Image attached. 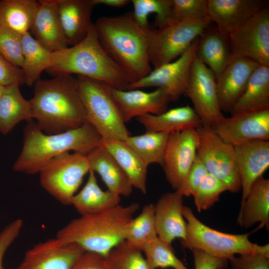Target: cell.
I'll list each match as a JSON object with an SVG mask.
<instances>
[{
  "instance_id": "836d02e7",
  "label": "cell",
  "mask_w": 269,
  "mask_h": 269,
  "mask_svg": "<svg viewBox=\"0 0 269 269\" xmlns=\"http://www.w3.org/2000/svg\"><path fill=\"white\" fill-rule=\"evenodd\" d=\"M169 134L147 132L128 136L124 141L148 166L157 163L162 165Z\"/></svg>"
},
{
  "instance_id": "ba28073f",
  "label": "cell",
  "mask_w": 269,
  "mask_h": 269,
  "mask_svg": "<svg viewBox=\"0 0 269 269\" xmlns=\"http://www.w3.org/2000/svg\"><path fill=\"white\" fill-rule=\"evenodd\" d=\"M211 22L207 17L173 22L156 30L150 29L148 50L150 65L155 69L178 58Z\"/></svg>"
},
{
  "instance_id": "83f0119b",
  "label": "cell",
  "mask_w": 269,
  "mask_h": 269,
  "mask_svg": "<svg viewBox=\"0 0 269 269\" xmlns=\"http://www.w3.org/2000/svg\"><path fill=\"white\" fill-rule=\"evenodd\" d=\"M120 201L121 196L100 187L95 172L90 170L87 182L72 197L70 205L83 216L105 212L119 205Z\"/></svg>"
},
{
  "instance_id": "9c48e42d",
  "label": "cell",
  "mask_w": 269,
  "mask_h": 269,
  "mask_svg": "<svg viewBox=\"0 0 269 269\" xmlns=\"http://www.w3.org/2000/svg\"><path fill=\"white\" fill-rule=\"evenodd\" d=\"M90 170L87 155L64 152L51 159L41 169L40 183L61 203L70 205L72 197Z\"/></svg>"
},
{
  "instance_id": "4dcf8cb0",
  "label": "cell",
  "mask_w": 269,
  "mask_h": 269,
  "mask_svg": "<svg viewBox=\"0 0 269 269\" xmlns=\"http://www.w3.org/2000/svg\"><path fill=\"white\" fill-rule=\"evenodd\" d=\"M269 108V66L259 65L246 89L230 111L231 115Z\"/></svg>"
},
{
  "instance_id": "2e32d148",
  "label": "cell",
  "mask_w": 269,
  "mask_h": 269,
  "mask_svg": "<svg viewBox=\"0 0 269 269\" xmlns=\"http://www.w3.org/2000/svg\"><path fill=\"white\" fill-rule=\"evenodd\" d=\"M84 252L78 244L55 237L28 250L17 269H72Z\"/></svg>"
},
{
  "instance_id": "c3c4849f",
  "label": "cell",
  "mask_w": 269,
  "mask_h": 269,
  "mask_svg": "<svg viewBox=\"0 0 269 269\" xmlns=\"http://www.w3.org/2000/svg\"><path fill=\"white\" fill-rule=\"evenodd\" d=\"M94 4H104L114 7H123L130 2V0H92Z\"/></svg>"
},
{
  "instance_id": "5bb4252c",
  "label": "cell",
  "mask_w": 269,
  "mask_h": 269,
  "mask_svg": "<svg viewBox=\"0 0 269 269\" xmlns=\"http://www.w3.org/2000/svg\"><path fill=\"white\" fill-rule=\"evenodd\" d=\"M212 128L223 140L234 146L253 141L269 140V108L225 117Z\"/></svg>"
},
{
  "instance_id": "d590c367",
  "label": "cell",
  "mask_w": 269,
  "mask_h": 269,
  "mask_svg": "<svg viewBox=\"0 0 269 269\" xmlns=\"http://www.w3.org/2000/svg\"><path fill=\"white\" fill-rule=\"evenodd\" d=\"M134 20L142 28L149 29L148 16L155 14V24L158 28L171 23V0H132Z\"/></svg>"
},
{
  "instance_id": "9a60e30c",
  "label": "cell",
  "mask_w": 269,
  "mask_h": 269,
  "mask_svg": "<svg viewBox=\"0 0 269 269\" xmlns=\"http://www.w3.org/2000/svg\"><path fill=\"white\" fill-rule=\"evenodd\" d=\"M198 141L195 129L169 134L162 166L166 179L175 190L183 183L195 160Z\"/></svg>"
},
{
  "instance_id": "7402d4cb",
  "label": "cell",
  "mask_w": 269,
  "mask_h": 269,
  "mask_svg": "<svg viewBox=\"0 0 269 269\" xmlns=\"http://www.w3.org/2000/svg\"><path fill=\"white\" fill-rule=\"evenodd\" d=\"M38 3L29 32L51 52L68 47L59 19L57 0H40Z\"/></svg>"
},
{
  "instance_id": "6da1fadb",
  "label": "cell",
  "mask_w": 269,
  "mask_h": 269,
  "mask_svg": "<svg viewBox=\"0 0 269 269\" xmlns=\"http://www.w3.org/2000/svg\"><path fill=\"white\" fill-rule=\"evenodd\" d=\"M29 100L33 119L47 134L78 128L86 122L76 78L62 74L49 80L39 79Z\"/></svg>"
},
{
  "instance_id": "8fae6325",
  "label": "cell",
  "mask_w": 269,
  "mask_h": 269,
  "mask_svg": "<svg viewBox=\"0 0 269 269\" xmlns=\"http://www.w3.org/2000/svg\"><path fill=\"white\" fill-rule=\"evenodd\" d=\"M202 125L214 127L225 116L221 110L214 73L195 56L185 93Z\"/></svg>"
},
{
  "instance_id": "ac0fdd59",
  "label": "cell",
  "mask_w": 269,
  "mask_h": 269,
  "mask_svg": "<svg viewBox=\"0 0 269 269\" xmlns=\"http://www.w3.org/2000/svg\"><path fill=\"white\" fill-rule=\"evenodd\" d=\"M110 90L125 123L146 114H161L167 110L171 101L166 93L159 88L150 92L138 89L123 90L111 87Z\"/></svg>"
},
{
  "instance_id": "f6af8a7d",
  "label": "cell",
  "mask_w": 269,
  "mask_h": 269,
  "mask_svg": "<svg viewBox=\"0 0 269 269\" xmlns=\"http://www.w3.org/2000/svg\"><path fill=\"white\" fill-rule=\"evenodd\" d=\"M23 83L24 77L22 69L11 64L0 54V85L7 86Z\"/></svg>"
},
{
  "instance_id": "bcb514c9",
  "label": "cell",
  "mask_w": 269,
  "mask_h": 269,
  "mask_svg": "<svg viewBox=\"0 0 269 269\" xmlns=\"http://www.w3.org/2000/svg\"><path fill=\"white\" fill-rule=\"evenodd\" d=\"M191 250L194 269H224L228 267L229 260L227 259L217 257L200 250Z\"/></svg>"
},
{
  "instance_id": "d4e9b609",
  "label": "cell",
  "mask_w": 269,
  "mask_h": 269,
  "mask_svg": "<svg viewBox=\"0 0 269 269\" xmlns=\"http://www.w3.org/2000/svg\"><path fill=\"white\" fill-rule=\"evenodd\" d=\"M136 120L146 132L169 134L197 129L202 125L198 115L189 105L171 109L158 115L146 114L136 118Z\"/></svg>"
},
{
  "instance_id": "74e56055",
  "label": "cell",
  "mask_w": 269,
  "mask_h": 269,
  "mask_svg": "<svg viewBox=\"0 0 269 269\" xmlns=\"http://www.w3.org/2000/svg\"><path fill=\"white\" fill-rule=\"evenodd\" d=\"M105 257L111 269H149L141 250L125 240Z\"/></svg>"
},
{
  "instance_id": "8d00e7d4",
  "label": "cell",
  "mask_w": 269,
  "mask_h": 269,
  "mask_svg": "<svg viewBox=\"0 0 269 269\" xmlns=\"http://www.w3.org/2000/svg\"><path fill=\"white\" fill-rule=\"evenodd\" d=\"M149 269H188L176 256L171 245L158 237L141 249Z\"/></svg>"
},
{
  "instance_id": "b9f144b4",
  "label": "cell",
  "mask_w": 269,
  "mask_h": 269,
  "mask_svg": "<svg viewBox=\"0 0 269 269\" xmlns=\"http://www.w3.org/2000/svg\"><path fill=\"white\" fill-rule=\"evenodd\" d=\"M208 173L205 166L196 154L184 180L179 188L175 191H177L183 197L193 195Z\"/></svg>"
},
{
  "instance_id": "ab89813d",
  "label": "cell",
  "mask_w": 269,
  "mask_h": 269,
  "mask_svg": "<svg viewBox=\"0 0 269 269\" xmlns=\"http://www.w3.org/2000/svg\"><path fill=\"white\" fill-rule=\"evenodd\" d=\"M207 17V0H171V23Z\"/></svg>"
},
{
  "instance_id": "30bf717a",
  "label": "cell",
  "mask_w": 269,
  "mask_h": 269,
  "mask_svg": "<svg viewBox=\"0 0 269 269\" xmlns=\"http://www.w3.org/2000/svg\"><path fill=\"white\" fill-rule=\"evenodd\" d=\"M197 131L196 154L208 173L220 180L227 191L238 192L241 183L234 146L223 140L212 127L202 125Z\"/></svg>"
},
{
  "instance_id": "4316f807",
  "label": "cell",
  "mask_w": 269,
  "mask_h": 269,
  "mask_svg": "<svg viewBox=\"0 0 269 269\" xmlns=\"http://www.w3.org/2000/svg\"><path fill=\"white\" fill-rule=\"evenodd\" d=\"M237 223L249 228L260 223L258 229H269V179L261 176L252 186L241 205Z\"/></svg>"
},
{
  "instance_id": "8992f818",
  "label": "cell",
  "mask_w": 269,
  "mask_h": 269,
  "mask_svg": "<svg viewBox=\"0 0 269 269\" xmlns=\"http://www.w3.org/2000/svg\"><path fill=\"white\" fill-rule=\"evenodd\" d=\"M76 79L86 122L102 139L125 141L130 133L110 87L83 76Z\"/></svg>"
},
{
  "instance_id": "681fc988",
  "label": "cell",
  "mask_w": 269,
  "mask_h": 269,
  "mask_svg": "<svg viewBox=\"0 0 269 269\" xmlns=\"http://www.w3.org/2000/svg\"><path fill=\"white\" fill-rule=\"evenodd\" d=\"M6 86L0 85V98L3 93Z\"/></svg>"
},
{
  "instance_id": "7a4b0ae2",
  "label": "cell",
  "mask_w": 269,
  "mask_h": 269,
  "mask_svg": "<svg viewBox=\"0 0 269 269\" xmlns=\"http://www.w3.org/2000/svg\"><path fill=\"white\" fill-rule=\"evenodd\" d=\"M94 26L100 44L125 73L131 84L151 71L148 50L151 29H144L132 12L98 18Z\"/></svg>"
},
{
  "instance_id": "603a6c76",
  "label": "cell",
  "mask_w": 269,
  "mask_h": 269,
  "mask_svg": "<svg viewBox=\"0 0 269 269\" xmlns=\"http://www.w3.org/2000/svg\"><path fill=\"white\" fill-rule=\"evenodd\" d=\"M59 19L66 41L69 46L82 41L93 23L92 0H57Z\"/></svg>"
},
{
  "instance_id": "277c9868",
  "label": "cell",
  "mask_w": 269,
  "mask_h": 269,
  "mask_svg": "<svg viewBox=\"0 0 269 269\" xmlns=\"http://www.w3.org/2000/svg\"><path fill=\"white\" fill-rule=\"evenodd\" d=\"M47 71L55 76H83L119 90H129L131 84L123 70L102 47L94 23L80 42L52 52L51 65Z\"/></svg>"
},
{
  "instance_id": "e0dca14e",
  "label": "cell",
  "mask_w": 269,
  "mask_h": 269,
  "mask_svg": "<svg viewBox=\"0 0 269 269\" xmlns=\"http://www.w3.org/2000/svg\"><path fill=\"white\" fill-rule=\"evenodd\" d=\"M259 65L248 58H231L216 79L218 100L222 112H230L244 92L252 73Z\"/></svg>"
},
{
  "instance_id": "52a82bcc",
  "label": "cell",
  "mask_w": 269,
  "mask_h": 269,
  "mask_svg": "<svg viewBox=\"0 0 269 269\" xmlns=\"http://www.w3.org/2000/svg\"><path fill=\"white\" fill-rule=\"evenodd\" d=\"M182 213L186 222V235L181 241L185 248L200 250L229 261L237 254L269 255V244L260 245L251 242L249 234H231L213 229L198 220L188 206H183Z\"/></svg>"
},
{
  "instance_id": "5b68a950",
  "label": "cell",
  "mask_w": 269,
  "mask_h": 269,
  "mask_svg": "<svg viewBox=\"0 0 269 269\" xmlns=\"http://www.w3.org/2000/svg\"><path fill=\"white\" fill-rule=\"evenodd\" d=\"M139 208V203L134 202L101 213L81 216L59 230L56 237L77 244L85 252L106 257L125 240L128 225Z\"/></svg>"
},
{
  "instance_id": "484cf974",
  "label": "cell",
  "mask_w": 269,
  "mask_h": 269,
  "mask_svg": "<svg viewBox=\"0 0 269 269\" xmlns=\"http://www.w3.org/2000/svg\"><path fill=\"white\" fill-rule=\"evenodd\" d=\"M87 157L90 170L100 175L108 190L125 197L132 194L134 187L128 176L114 157L101 145Z\"/></svg>"
},
{
  "instance_id": "e575fe53",
  "label": "cell",
  "mask_w": 269,
  "mask_h": 269,
  "mask_svg": "<svg viewBox=\"0 0 269 269\" xmlns=\"http://www.w3.org/2000/svg\"><path fill=\"white\" fill-rule=\"evenodd\" d=\"M153 204L143 206L139 214L129 223L125 241L140 250L157 237Z\"/></svg>"
},
{
  "instance_id": "44dd1931",
  "label": "cell",
  "mask_w": 269,
  "mask_h": 269,
  "mask_svg": "<svg viewBox=\"0 0 269 269\" xmlns=\"http://www.w3.org/2000/svg\"><path fill=\"white\" fill-rule=\"evenodd\" d=\"M267 6L261 0H207L208 15L211 22L230 33Z\"/></svg>"
},
{
  "instance_id": "3957f363",
  "label": "cell",
  "mask_w": 269,
  "mask_h": 269,
  "mask_svg": "<svg viewBox=\"0 0 269 269\" xmlns=\"http://www.w3.org/2000/svg\"><path fill=\"white\" fill-rule=\"evenodd\" d=\"M31 121L25 127L22 149L13 165L15 171L27 174L39 173L51 159L60 154L74 151L87 155L101 145L102 137L87 122L75 129L47 134Z\"/></svg>"
},
{
  "instance_id": "cb8c5ba5",
  "label": "cell",
  "mask_w": 269,
  "mask_h": 269,
  "mask_svg": "<svg viewBox=\"0 0 269 269\" xmlns=\"http://www.w3.org/2000/svg\"><path fill=\"white\" fill-rule=\"evenodd\" d=\"M196 57L214 73L216 79L232 58L229 34L210 25L197 38Z\"/></svg>"
},
{
  "instance_id": "7bdbcfd3",
  "label": "cell",
  "mask_w": 269,
  "mask_h": 269,
  "mask_svg": "<svg viewBox=\"0 0 269 269\" xmlns=\"http://www.w3.org/2000/svg\"><path fill=\"white\" fill-rule=\"evenodd\" d=\"M231 269H269V255L249 253L234 256L229 261Z\"/></svg>"
},
{
  "instance_id": "ffe728a7",
  "label": "cell",
  "mask_w": 269,
  "mask_h": 269,
  "mask_svg": "<svg viewBox=\"0 0 269 269\" xmlns=\"http://www.w3.org/2000/svg\"><path fill=\"white\" fill-rule=\"evenodd\" d=\"M183 198L177 191L167 192L154 205L157 236L170 245L175 239L182 241L186 238V222L182 213Z\"/></svg>"
},
{
  "instance_id": "f35d334b",
  "label": "cell",
  "mask_w": 269,
  "mask_h": 269,
  "mask_svg": "<svg viewBox=\"0 0 269 269\" xmlns=\"http://www.w3.org/2000/svg\"><path fill=\"white\" fill-rule=\"evenodd\" d=\"M226 191L227 188L220 180L208 173L192 195L198 211L212 207Z\"/></svg>"
},
{
  "instance_id": "f1b7e54d",
  "label": "cell",
  "mask_w": 269,
  "mask_h": 269,
  "mask_svg": "<svg viewBox=\"0 0 269 269\" xmlns=\"http://www.w3.org/2000/svg\"><path fill=\"white\" fill-rule=\"evenodd\" d=\"M101 146L114 157L133 187L146 194L148 166L141 158L124 141L102 139Z\"/></svg>"
},
{
  "instance_id": "4fadbf2b",
  "label": "cell",
  "mask_w": 269,
  "mask_h": 269,
  "mask_svg": "<svg viewBox=\"0 0 269 269\" xmlns=\"http://www.w3.org/2000/svg\"><path fill=\"white\" fill-rule=\"evenodd\" d=\"M197 38L182 55L172 62L154 69L146 76L132 83L129 90L157 87L164 90L171 101L178 100L185 93L192 64L196 56Z\"/></svg>"
},
{
  "instance_id": "f546056e",
  "label": "cell",
  "mask_w": 269,
  "mask_h": 269,
  "mask_svg": "<svg viewBox=\"0 0 269 269\" xmlns=\"http://www.w3.org/2000/svg\"><path fill=\"white\" fill-rule=\"evenodd\" d=\"M18 84L5 87L0 98V132L6 134L22 121L33 119L31 104L22 95Z\"/></svg>"
},
{
  "instance_id": "1f68e13d",
  "label": "cell",
  "mask_w": 269,
  "mask_h": 269,
  "mask_svg": "<svg viewBox=\"0 0 269 269\" xmlns=\"http://www.w3.org/2000/svg\"><path fill=\"white\" fill-rule=\"evenodd\" d=\"M21 40L23 63L21 69L24 83L31 86L40 79L41 73L50 67L52 52L41 45L30 32L21 35Z\"/></svg>"
},
{
  "instance_id": "d6986e66",
  "label": "cell",
  "mask_w": 269,
  "mask_h": 269,
  "mask_svg": "<svg viewBox=\"0 0 269 269\" xmlns=\"http://www.w3.org/2000/svg\"><path fill=\"white\" fill-rule=\"evenodd\" d=\"M234 147L241 183V205L254 183L269 167V140L253 141Z\"/></svg>"
},
{
  "instance_id": "7c38bea8",
  "label": "cell",
  "mask_w": 269,
  "mask_h": 269,
  "mask_svg": "<svg viewBox=\"0 0 269 269\" xmlns=\"http://www.w3.org/2000/svg\"><path fill=\"white\" fill-rule=\"evenodd\" d=\"M232 58L246 57L269 66V9L266 6L229 33Z\"/></svg>"
},
{
  "instance_id": "d6a6232c",
  "label": "cell",
  "mask_w": 269,
  "mask_h": 269,
  "mask_svg": "<svg viewBox=\"0 0 269 269\" xmlns=\"http://www.w3.org/2000/svg\"><path fill=\"white\" fill-rule=\"evenodd\" d=\"M38 4L35 0H0V24L20 35L29 32Z\"/></svg>"
},
{
  "instance_id": "7dc6e473",
  "label": "cell",
  "mask_w": 269,
  "mask_h": 269,
  "mask_svg": "<svg viewBox=\"0 0 269 269\" xmlns=\"http://www.w3.org/2000/svg\"><path fill=\"white\" fill-rule=\"evenodd\" d=\"M72 269H111L105 257L94 253L85 252L77 260Z\"/></svg>"
},
{
  "instance_id": "60d3db41",
  "label": "cell",
  "mask_w": 269,
  "mask_h": 269,
  "mask_svg": "<svg viewBox=\"0 0 269 269\" xmlns=\"http://www.w3.org/2000/svg\"><path fill=\"white\" fill-rule=\"evenodd\" d=\"M0 54L14 66L23 63L21 35L0 24Z\"/></svg>"
},
{
  "instance_id": "ee69618b",
  "label": "cell",
  "mask_w": 269,
  "mask_h": 269,
  "mask_svg": "<svg viewBox=\"0 0 269 269\" xmlns=\"http://www.w3.org/2000/svg\"><path fill=\"white\" fill-rule=\"evenodd\" d=\"M23 224L22 219H16L6 225L0 232V269H4L2 265L4 255L18 236Z\"/></svg>"
}]
</instances>
